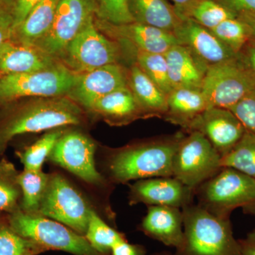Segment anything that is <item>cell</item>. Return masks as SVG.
I'll use <instances>...</instances> for the list:
<instances>
[{
  "instance_id": "obj_1",
  "label": "cell",
  "mask_w": 255,
  "mask_h": 255,
  "mask_svg": "<svg viewBox=\"0 0 255 255\" xmlns=\"http://www.w3.org/2000/svg\"><path fill=\"white\" fill-rule=\"evenodd\" d=\"M88 115L68 96L30 97L0 107V156L18 135L86 124Z\"/></svg>"
},
{
  "instance_id": "obj_2",
  "label": "cell",
  "mask_w": 255,
  "mask_h": 255,
  "mask_svg": "<svg viewBox=\"0 0 255 255\" xmlns=\"http://www.w3.org/2000/svg\"><path fill=\"white\" fill-rule=\"evenodd\" d=\"M183 136L177 133L132 142L117 148L106 147L100 159V172L112 185L172 177L174 154Z\"/></svg>"
},
{
  "instance_id": "obj_3",
  "label": "cell",
  "mask_w": 255,
  "mask_h": 255,
  "mask_svg": "<svg viewBox=\"0 0 255 255\" xmlns=\"http://www.w3.org/2000/svg\"><path fill=\"white\" fill-rule=\"evenodd\" d=\"M182 210L184 243L174 255H240L230 218L215 216L194 203Z\"/></svg>"
},
{
  "instance_id": "obj_4",
  "label": "cell",
  "mask_w": 255,
  "mask_h": 255,
  "mask_svg": "<svg viewBox=\"0 0 255 255\" xmlns=\"http://www.w3.org/2000/svg\"><path fill=\"white\" fill-rule=\"evenodd\" d=\"M194 191L198 205L217 217L230 218L238 208L255 215V179L236 169L223 167Z\"/></svg>"
},
{
  "instance_id": "obj_5",
  "label": "cell",
  "mask_w": 255,
  "mask_h": 255,
  "mask_svg": "<svg viewBox=\"0 0 255 255\" xmlns=\"http://www.w3.org/2000/svg\"><path fill=\"white\" fill-rule=\"evenodd\" d=\"M11 228L22 237L39 245L45 251H58L74 255H103L96 251L85 236L63 223L21 210L6 216Z\"/></svg>"
},
{
  "instance_id": "obj_6",
  "label": "cell",
  "mask_w": 255,
  "mask_h": 255,
  "mask_svg": "<svg viewBox=\"0 0 255 255\" xmlns=\"http://www.w3.org/2000/svg\"><path fill=\"white\" fill-rule=\"evenodd\" d=\"M73 127L65 128L47 160L88 185L110 192L113 185L96 166L97 144L91 137Z\"/></svg>"
},
{
  "instance_id": "obj_7",
  "label": "cell",
  "mask_w": 255,
  "mask_h": 255,
  "mask_svg": "<svg viewBox=\"0 0 255 255\" xmlns=\"http://www.w3.org/2000/svg\"><path fill=\"white\" fill-rule=\"evenodd\" d=\"M123 46L97 28L94 16L70 42L58 60L74 73H85L119 63L124 57Z\"/></svg>"
},
{
  "instance_id": "obj_8",
  "label": "cell",
  "mask_w": 255,
  "mask_h": 255,
  "mask_svg": "<svg viewBox=\"0 0 255 255\" xmlns=\"http://www.w3.org/2000/svg\"><path fill=\"white\" fill-rule=\"evenodd\" d=\"M255 89V73L241 54L223 63L211 65L206 70L201 91L209 108L230 110Z\"/></svg>"
},
{
  "instance_id": "obj_9",
  "label": "cell",
  "mask_w": 255,
  "mask_h": 255,
  "mask_svg": "<svg viewBox=\"0 0 255 255\" xmlns=\"http://www.w3.org/2000/svg\"><path fill=\"white\" fill-rule=\"evenodd\" d=\"M93 209L68 178L60 172L49 174L38 215L63 223L85 236Z\"/></svg>"
},
{
  "instance_id": "obj_10",
  "label": "cell",
  "mask_w": 255,
  "mask_h": 255,
  "mask_svg": "<svg viewBox=\"0 0 255 255\" xmlns=\"http://www.w3.org/2000/svg\"><path fill=\"white\" fill-rule=\"evenodd\" d=\"M77 74L61 63L52 68L0 78V107L30 97L68 96Z\"/></svg>"
},
{
  "instance_id": "obj_11",
  "label": "cell",
  "mask_w": 255,
  "mask_h": 255,
  "mask_svg": "<svg viewBox=\"0 0 255 255\" xmlns=\"http://www.w3.org/2000/svg\"><path fill=\"white\" fill-rule=\"evenodd\" d=\"M183 136L174 154L172 177L195 190L221 169V155L202 133Z\"/></svg>"
},
{
  "instance_id": "obj_12",
  "label": "cell",
  "mask_w": 255,
  "mask_h": 255,
  "mask_svg": "<svg viewBox=\"0 0 255 255\" xmlns=\"http://www.w3.org/2000/svg\"><path fill=\"white\" fill-rule=\"evenodd\" d=\"M95 15L94 0H60L49 31L33 46L58 60L70 42Z\"/></svg>"
},
{
  "instance_id": "obj_13",
  "label": "cell",
  "mask_w": 255,
  "mask_h": 255,
  "mask_svg": "<svg viewBox=\"0 0 255 255\" xmlns=\"http://www.w3.org/2000/svg\"><path fill=\"white\" fill-rule=\"evenodd\" d=\"M96 26L106 36L134 50L165 54L172 46L179 44L173 32L135 22L114 24L95 16Z\"/></svg>"
},
{
  "instance_id": "obj_14",
  "label": "cell",
  "mask_w": 255,
  "mask_h": 255,
  "mask_svg": "<svg viewBox=\"0 0 255 255\" xmlns=\"http://www.w3.org/2000/svg\"><path fill=\"white\" fill-rule=\"evenodd\" d=\"M195 191L174 177L147 178L129 185V205L172 206L182 209L194 203Z\"/></svg>"
},
{
  "instance_id": "obj_15",
  "label": "cell",
  "mask_w": 255,
  "mask_h": 255,
  "mask_svg": "<svg viewBox=\"0 0 255 255\" xmlns=\"http://www.w3.org/2000/svg\"><path fill=\"white\" fill-rule=\"evenodd\" d=\"M128 87V70L120 63L110 64L91 71L77 74L68 97L86 112L101 97Z\"/></svg>"
},
{
  "instance_id": "obj_16",
  "label": "cell",
  "mask_w": 255,
  "mask_h": 255,
  "mask_svg": "<svg viewBox=\"0 0 255 255\" xmlns=\"http://www.w3.org/2000/svg\"><path fill=\"white\" fill-rule=\"evenodd\" d=\"M187 131L200 132L222 157L241 140L246 130L231 110L211 107L191 122Z\"/></svg>"
},
{
  "instance_id": "obj_17",
  "label": "cell",
  "mask_w": 255,
  "mask_h": 255,
  "mask_svg": "<svg viewBox=\"0 0 255 255\" xmlns=\"http://www.w3.org/2000/svg\"><path fill=\"white\" fill-rule=\"evenodd\" d=\"M179 44L187 46L209 68L238 55L215 36L209 28L187 18H182L173 31Z\"/></svg>"
},
{
  "instance_id": "obj_18",
  "label": "cell",
  "mask_w": 255,
  "mask_h": 255,
  "mask_svg": "<svg viewBox=\"0 0 255 255\" xmlns=\"http://www.w3.org/2000/svg\"><path fill=\"white\" fill-rule=\"evenodd\" d=\"M60 63L33 45L9 39L0 46V78L45 70Z\"/></svg>"
},
{
  "instance_id": "obj_19",
  "label": "cell",
  "mask_w": 255,
  "mask_h": 255,
  "mask_svg": "<svg viewBox=\"0 0 255 255\" xmlns=\"http://www.w3.org/2000/svg\"><path fill=\"white\" fill-rule=\"evenodd\" d=\"M139 230L164 246L179 250L184 243L182 210L164 206H148Z\"/></svg>"
},
{
  "instance_id": "obj_20",
  "label": "cell",
  "mask_w": 255,
  "mask_h": 255,
  "mask_svg": "<svg viewBox=\"0 0 255 255\" xmlns=\"http://www.w3.org/2000/svg\"><path fill=\"white\" fill-rule=\"evenodd\" d=\"M87 114L102 119L111 126H124L145 119L143 112L128 87L119 89L101 97Z\"/></svg>"
},
{
  "instance_id": "obj_21",
  "label": "cell",
  "mask_w": 255,
  "mask_h": 255,
  "mask_svg": "<svg viewBox=\"0 0 255 255\" xmlns=\"http://www.w3.org/2000/svg\"><path fill=\"white\" fill-rule=\"evenodd\" d=\"M172 88L201 90L208 67L187 46L177 44L164 54Z\"/></svg>"
},
{
  "instance_id": "obj_22",
  "label": "cell",
  "mask_w": 255,
  "mask_h": 255,
  "mask_svg": "<svg viewBox=\"0 0 255 255\" xmlns=\"http://www.w3.org/2000/svg\"><path fill=\"white\" fill-rule=\"evenodd\" d=\"M128 87L145 119L164 117L168 110L167 96L142 72L136 63L128 70Z\"/></svg>"
},
{
  "instance_id": "obj_23",
  "label": "cell",
  "mask_w": 255,
  "mask_h": 255,
  "mask_svg": "<svg viewBox=\"0 0 255 255\" xmlns=\"http://www.w3.org/2000/svg\"><path fill=\"white\" fill-rule=\"evenodd\" d=\"M167 106L164 119L186 130L196 117L209 109L201 90L191 88L172 90L167 95Z\"/></svg>"
},
{
  "instance_id": "obj_24",
  "label": "cell",
  "mask_w": 255,
  "mask_h": 255,
  "mask_svg": "<svg viewBox=\"0 0 255 255\" xmlns=\"http://www.w3.org/2000/svg\"><path fill=\"white\" fill-rule=\"evenodd\" d=\"M127 4L135 22L173 32L182 21L167 0H127Z\"/></svg>"
},
{
  "instance_id": "obj_25",
  "label": "cell",
  "mask_w": 255,
  "mask_h": 255,
  "mask_svg": "<svg viewBox=\"0 0 255 255\" xmlns=\"http://www.w3.org/2000/svg\"><path fill=\"white\" fill-rule=\"evenodd\" d=\"M60 1L40 0L22 23L14 28L10 39L17 43L34 45L49 31Z\"/></svg>"
},
{
  "instance_id": "obj_26",
  "label": "cell",
  "mask_w": 255,
  "mask_h": 255,
  "mask_svg": "<svg viewBox=\"0 0 255 255\" xmlns=\"http://www.w3.org/2000/svg\"><path fill=\"white\" fill-rule=\"evenodd\" d=\"M174 7L181 18L192 20L210 30L228 18L237 17V15L216 0H192Z\"/></svg>"
},
{
  "instance_id": "obj_27",
  "label": "cell",
  "mask_w": 255,
  "mask_h": 255,
  "mask_svg": "<svg viewBox=\"0 0 255 255\" xmlns=\"http://www.w3.org/2000/svg\"><path fill=\"white\" fill-rule=\"evenodd\" d=\"M49 174L41 170L23 169L18 181L21 190L20 210L27 214L38 215L40 204L48 185Z\"/></svg>"
},
{
  "instance_id": "obj_28",
  "label": "cell",
  "mask_w": 255,
  "mask_h": 255,
  "mask_svg": "<svg viewBox=\"0 0 255 255\" xmlns=\"http://www.w3.org/2000/svg\"><path fill=\"white\" fill-rule=\"evenodd\" d=\"M19 172L8 159L0 160V218L6 217L20 209L21 190L18 181Z\"/></svg>"
},
{
  "instance_id": "obj_29",
  "label": "cell",
  "mask_w": 255,
  "mask_h": 255,
  "mask_svg": "<svg viewBox=\"0 0 255 255\" xmlns=\"http://www.w3.org/2000/svg\"><path fill=\"white\" fill-rule=\"evenodd\" d=\"M222 167L240 171L255 179V134L246 130L232 148L221 157Z\"/></svg>"
},
{
  "instance_id": "obj_30",
  "label": "cell",
  "mask_w": 255,
  "mask_h": 255,
  "mask_svg": "<svg viewBox=\"0 0 255 255\" xmlns=\"http://www.w3.org/2000/svg\"><path fill=\"white\" fill-rule=\"evenodd\" d=\"M85 237L96 251L103 255H110L115 245L126 239L123 233L111 227L92 210Z\"/></svg>"
},
{
  "instance_id": "obj_31",
  "label": "cell",
  "mask_w": 255,
  "mask_h": 255,
  "mask_svg": "<svg viewBox=\"0 0 255 255\" xmlns=\"http://www.w3.org/2000/svg\"><path fill=\"white\" fill-rule=\"evenodd\" d=\"M67 128V127H65ZM65 128H58L46 131L38 140L22 150L16 151V155L23 165V169L41 170L50 152L63 133Z\"/></svg>"
},
{
  "instance_id": "obj_32",
  "label": "cell",
  "mask_w": 255,
  "mask_h": 255,
  "mask_svg": "<svg viewBox=\"0 0 255 255\" xmlns=\"http://www.w3.org/2000/svg\"><path fill=\"white\" fill-rule=\"evenodd\" d=\"M133 50L135 63L166 95H168L173 88L169 80L164 55Z\"/></svg>"
},
{
  "instance_id": "obj_33",
  "label": "cell",
  "mask_w": 255,
  "mask_h": 255,
  "mask_svg": "<svg viewBox=\"0 0 255 255\" xmlns=\"http://www.w3.org/2000/svg\"><path fill=\"white\" fill-rule=\"evenodd\" d=\"M44 252L39 245L15 232L6 217L0 218V255H38Z\"/></svg>"
},
{
  "instance_id": "obj_34",
  "label": "cell",
  "mask_w": 255,
  "mask_h": 255,
  "mask_svg": "<svg viewBox=\"0 0 255 255\" xmlns=\"http://www.w3.org/2000/svg\"><path fill=\"white\" fill-rule=\"evenodd\" d=\"M211 31L237 54L252 40L249 27L237 17L225 20Z\"/></svg>"
},
{
  "instance_id": "obj_35",
  "label": "cell",
  "mask_w": 255,
  "mask_h": 255,
  "mask_svg": "<svg viewBox=\"0 0 255 255\" xmlns=\"http://www.w3.org/2000/svg\"><path fill=\"white\" fill-rule=\"evenodd\" d=\"M96 18L114 23L123 24L133 22L129 12L127 0H94Z\"/></svg>"
},
{
  "instance_id": "obj_36",
  "label": "cell",
  "mask_w": 255,
  "mask_h": 255,
  "mask_svg": "<svg viewBox=\"0 0 255 255\" xmlns=\"http://www.w3.org/2000/svg\"><path fill=\"white\" fill-rule=\"evenodd\" d=\"M248 131L255 134V89L230 109Z\"/></svg>"
},
{
  "instance_id": "obj_37",
  "label": "cell",
  "mask_w": 255,
  "mask_h": 255,
  "mask_svg": "<svg viewBox=\"0 0 255 255\" xmlns=\"http://www.w3.org/2000/svg\"><path fill=\"white\" fill-rule=\"evenodd\" d=\"M40 0H15L12 8L14 29L22 23L32 8Z\"/></svg>"
},
{
  "instance_id": "obj_38",
  "label": "cell",
  "mask_w": 255,
  "mask_h": 255,
  "mask_svg": "<svg viewBox=\"0 0 255 255\" xmlns=\"http://www.w3.org/2000/svg\"><path fill=\"white\" fill-rule=\"evenodd\" d=\"M14 30V18L11 9L0 11V46L11 38Z\"/></svg>"
},
{
  "instance_id": "obj_39",
  "label": "cell",
  "mask_w": 255,
  "mask_h": 255,
  "mask_svg": "<svg viewBox=\"0 0 255 255\" xmlns=\"http://www.w3.org/2000/svg\"><path fill=\"white\" fill-rule=\"evenodd\" d=\"M236 15L248 12L255 14V0H216Z\"/></svg>"
},
{
  "instance_id": "obj_40",
  "label": "cell",
  "mask_w": 255,
  "mask_h": 255,
  "mask_svg": "<svg viewBox=\"0 0 255 255\" xmlns=\"http://www.w3.org/2000/svg\"><path fill=\"white\" fill-rule=\"evenodd\" d=\"M112 255H147V253L143 247L130 244L124 240L114 246Z\"/></svg>"
},
{
  "instance_id": "obj_41",
  "label": "cell",
  "mask_w": 255,
  "mask_h": 255,
  "mask_svg": "<svg viewBox=\"0 0 255 255\" xmlns=\"http://www.w3.org/2000/svg\"><path fill=\"white\" fill-rule=\"evenodd\" d=\"M240 255H255V230L248 233L246 238L238 240Z\"/></svg>"
},
{
  "instance_id": "obj_42",
  "label": "cell",
  "mask_w": 255,
  "mask_h": 255,
  "mask_svg": "<svg viewBox=\"0 0 255 255\" xmlns=\"http://www.w3.org/2000/svg\"><path fill=\"white\" fill-rule=\"evenodd\" d=\"M237 18L246 23L251 31L252 40L255 42V14L248 12L240 13L237 14Z\"/></svg>"
},
{
  "instance_id": "obj_43",
  "label": "cell",
  "mask_w": 255,
  "mask_h": 255,
  "mask_svg": "<svg viewBox=\"0 0 255 255\" xmlns=\"http://www.w3.org/2000/svg\"><path fill=\"white\" fill-rule=\"evenodd\" d=\"M248 66L255 73V42L246 47L244 54H241Z\"/></svg>"
},
{
  "instance_id": "obj_44",
  "label": "cell",
  "mask_w": 255,
  "mask_h": 255,
  "mask_svg": "<svg viewBox=\"0 0 255 255\" xmlns=\"http://www.w3.org/2000/svg\"><path fill=\"white\" fill-rule=\"evenodd\" d=\"M15 0H0V11L4 9H11L12 11Z\"/></svg>"
},
{
  "instance_id": "obj_45",
  "label": "cell",
  "mask_w": 255,
  "mask_h": 255,
  "mask_svg": "<svg viewBox=\"0 0 255 255\" xmlns=\"http://www.w3.org/2000/svg\"><path fill=\"white\" fill-rule=\"evenodd\" d=\"M172 1L174 2V6H178L187 4L192 0H172Z\"/></svg>"
},
{
  "instance_id": "obj_46",
  "label": "cell",
  "mask_w": 255,
  "mask_h": 255,
  "mask_svg": "<svg viewBox=\"0 0 255 255\" xmlns=\"http://www.w3.org/2000/svg\"><path fill=\"white\" fill-rule=\"evenodd\" d=\"M154 255H174L172 253H168V252H161V253H156Z\"/></svg>"
}]
</instances>
